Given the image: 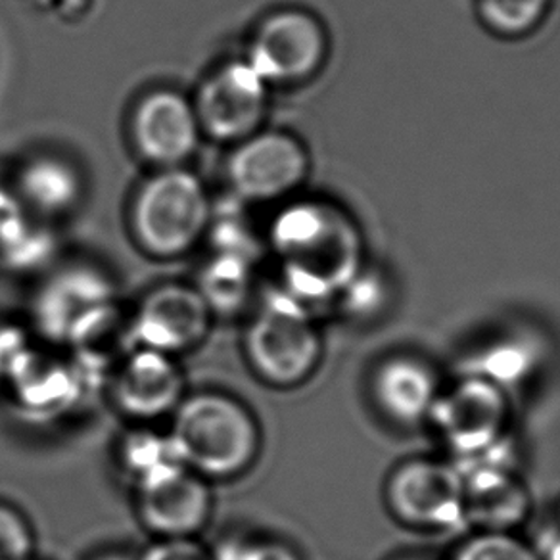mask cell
Instances as JSON below:
<instances>
[{"label": "cell", "mask_w": 560, "mask_h": 560, "mask_svg": "<svg viewBox=\"0 0 560 560\" xmlns=\"http://www.w3.org/2000/svg\"><path fill=\"white\" fill-rule=\"evenodd\" d=\"M389 514L409 528L450 532L465 524V475L455 460H405L384 486Z\"/></svg>", "instance_id": "cell-6"}, {"label": "cell", "mask_w": 560, "mask_h": 560, "mask_svg": "<svg viewBox=\"0 0 560 560\" xmlns=\"http://www.w3.org/2000/svg\"><path fill=\"white\" fill-rule=\"evenodd\" d=\"M116 287L106 272L93 265H68L52 272L35 292L33 335L55 348H62L71 328L98 305L116 300Z\"/></svg>", "instance_id": "cell-14"}, {"label": "cell", "mask_w": 560, "mask_h": 560, "mask_svg": "<svg viewBox=\"0 0 560 560\" xmlns=\"http://www.w3.org/2000/svg\"><path fill=\"white\" fill-rule=\"evenodd\" d=\"M137 560H215V552L198 537L154 539Z\"/></svg>", "instance_id": "cell-26"}, {"label": "cell", "mask_w": 560, "mask_h": 560, "mask_svg": "<svg viewBox=\"0 0 560 560\" xmlns=\"http://www.w3.org/2000/svg\"><path fill=\"white\" fill-rule=\"evenodd\" d=\"M539 555H541V560H560V532L552 537L545 549L539 551Z\"/></svg>", "instance_id": "cell-29"}, {"label": "cell", "mask_w": 560, "mask_h": 560, "mask_svg": "<svg viewBox=\"0 0 560 560\" xmlns=\"http://www.w3.org/2000/svg\"><path fill=\"white\" fill-rule=\"evenodd\" d=\"M452 560H541V555L516 534L476 532L455 549Z\"/></svg>", "instance_id": "cell-22"}, {"label": "cell", "mask_w": 560, "mask_h": 560, "mask_svg": "<svg viewBox=\"0 0 560 560\" xmlns=\"http://www.w3.org/2000/svg\"><path fill=\"white\" fill-rule=\"evenodd\" d=\"M137 348L131 310L119 304L117 298L79 320L62 346L86 382H108Z\"/></svg>", "instance_id": "cell-17"}, {"label": "cell", "mask_w": 560, "mask_h": 560, "mask_svg": "<svg viewBox=\"0 0 560 560\" xmlns=\"http://www.w3.org/2000/svg\"><path fill=\"white\" fill-rule=\"evenodd\" d=\"M140 348L173 358L196 350L210 336L213 313L195 284L165 282L149 290L131 310Z\"/></svg>", "instance_id": "cell-10"}, {"label": "cell", "mask_w": 560, "mask_h": 560, "mask_svg": "<svg viewBox=\"0 0 560 560\" xmlns=\"http://www.w3.org/2000/svg\"><path fill=\"white\" fill-rule=\"evenodd\" d=\"M430 427L459 467L501 459L513 424L505 386L483 374H467L442 388L430 411Z\"/></svg>", "instance_id": "cell-5"}, {"label": "cell", "mask_w": 560, "mask_h": 560, "mask_svg": "<svg viewBox=\"0 0 560 560\" xmlns=\"http://www.w3.org/2000/svg\"><path fill=\"white\" fill-rule=\"evenodd\" d=\"M135 513L154 539L198 537L213 513L211 482L185 465L132 488Z\"/></svg>", "instance_id": "cell-12"}, {"label": "cell", "mask_w": 560, "mask_h": 560, "mask_svg": "<svg viewBox=\"0 0 560 560\" xmlns=\"http://www.w3.org/2000/svg\"><path fill=\"white\" fill-rule=\"evenodd\" d=\"M405 560H424V559H405Z\"/></svg>", "instance_id": "cell-32"}, {"label": "cell", "mask_w": 560, "mask_h": 560, "mask_svg": "<svg viewBox=\"0 0 560 560\" xmlns=\"http://www.w3.org/2000/svg\"><path fill=\"white\" fill-rule=\"evenodd\" d=\"M211 213L210 192L200 177L183 167L160 170L135 195L132 236L147 256L177 259L203 241Z\"/></svg>", "instance_id": "cell-4"}, {"label": "cell", "mask_w": 560, "mask_h": 560, "mask_svg": "<svg viewBox=\"0 0 560 560\" xmlns=\"http://www.w3.org/2000/svg\"><path fill=\"white\" fill-rule=\"evenodd\" d=\"M93 560H137L129 557V555H125V552H104L101 557H96Z\"/></svg>", "instance_id": "cell-30"}, {"label": "cell", "mask_w": 560, "mask_h": 560, "mask_svg": "<svg viewBox=\"0 0 560 560\" xmlns=\"http://www.w3.org/2000/svg\"><path fill=\"white\" fill-rule=\"evenodd\" d=\"M327 52L319 22L304 10L287 9L265 18L249 43L246 62L267 85L296 83L317 71Z\"/></svg>", "instance_id": "cell-11"}, {"label": "cell", "mask_w": 560, "mask_h": 560, "mask_svg": "<svg viewBox=\"0 0 560 560\" xmlns=\"http://www.w3.org/2000/svg\"><path fill=\"white\" fill-rule=\"evenodd\" d=\"M557 522H559V532H560V499H559V505H557Z\"/></svg>", "instance_id": "cell-31"}, {"label": "cell", "mask_w": 560, "mask_h": 560, "mask_svg": "<svg viewBox=\"0 0 560 560\" xmlns=\"http://www.w3.org/2000/svg\"><path fill=\"white\" fill-rule=\"evenodd\" d=\"M307 170L304 147L292 135L257 131L234 144L226 160V180L244 202H275L294 192Z\"/></svg>", "instance_id": "cell-7"}, {"label": "cell", "mask_w": 560, "mask_h": 560, "mask_svg": "<svg viewBox=\"0 0 560 560\" xmlns=\"http://www.w3.org/2000/svg\"><path fill=\"white\" fill-rule=\"evenodd\" d=\"M325 343L312 307L280 289L259 302L242 336V353L257 381L294 389L317 373Z\"/></svg>", "instance_id": "cell-3"}, {"label": "cell", "mask_w": 560, "mask_h": 560, "mask_svg": "<svg viewBox=\"0 0 560 560\" xmlns=\"http://www.w3.org/2000/svg\"><path fill=\"white\" fill-rule=\"evenodd\" d=\"M35 532L20 509L0 501V560H33Z\"/></svg>", "instance_id": "cell-23"}, {"label": "cell", "mask_w": 560, "mask_h": 560, "mask_svg": "<svg viewBox=\"0 0 560 560\" xmlns=\"http://www.w3.org/2000/svg\"><path fill=\"white\" fill-rule=\"evenodd\" d=\"M382 284L373 277H363L359 272L355 279L351 280L350 287L340 294V302L351 317H369L376 310L382 307Z\"/></svg>", "instance_id": "cell-27"}, {"label": "cell", "mask_w": 560, "mask_h": 560, "mask_svg": "<svg viewBox=\"0 0 560 560\" xmlns=\"http://www.w3.org/2000/svg\"><path fill=\"white\" fill-rule=\"evenodd\" d=\"M85 376L62 348L30 346L2 384L10 407L33 422H48L78 407L85 394Z\"/></svg>", "instance_id": "cell-9"}, {"label": "cell", "mask_w": 560, "mask_h": 560, "mask_svg": "<svg viewBox=\"0 0 560 560\" xmlns=\"http://www.w3.org/2000/svg\"><path fill=\"white\" fill-rule=\"evenodd\" d=\"M547 0H482L483 16L495 30L516 33L541 18Z\"/></svg>", "instance_id": "cell-24"}, {"label": "cell", "mask_w": 560, "mask_h": 560, "mask_svg": "<svg viewBox=\"0 0 560 560\" xmlns=\"http://www.w3.org/2000/svg\"><path fill=\"white\" fill-rule=\"evenodd\" d=\"M215 315L242 312L254 298V269L246 254L226 249L203 267L195 284Z\"/></svg>", "instance_id": "cell-20"}, {"label": "cell", "mask_w": 560, "mask_h": 560, "mask_svg": "<svg viewBox=\"0 0 560 560\" xmlns=\"http://www.w3.org/2000/svg\"><path fill=\"white\" fill-rule=\"evenodd\" d=\"M109 401L131 424L170 419L187 396V378L179 358L137 348L109 376Z\"/></svg>", "instance_id": "cell-13"}, {"label": "cell", "mask_w": 560, "mask_h": 560, "mask_svg": "<svg viewBox=\"0 0 560 560\" xmlns=\"http://www.w3.org/2000/svg\"><path fill=\"white\" fill-rule=\"evenodd\" d=\"M192 104L202 135L238 144L261 131L269 85L246 60H234L203 81Z\"/></svg>", "instance_id": "cell-8"}, {"label": "cell", "mask_w": 560, "mask_h": 560, "mask_svg": "<svg viewBox=\"0 0 560 560\" xmlns=\"http://www.w3.org/2000/svg\"><path fill=\"white\" fill-rule=\"evenodd\" d=\"M442 392L436 371L419 358L394 355L374 369L371 394L378 411L397 427H419Z\"/></svg>", "instance_id": "cell-18"}, {"label": "cell", "mask_w": 560, "mask_h": 560, "mask_svg": "<svg viewBox=\"0 0 560 560\" xmlns=\"http://www.w3.org/2000/svg\"><path fill=\"white\" fill-rule=\"evenodd\" d=\"M215 560H302L290 545L271 537H244L213 549Z\"/></svg>", "instance_id": "cell-25"}, {"label": "cell", "mask_w": 560, "mask_h": 560, "mask_svg": "<svg viewBox=\"0 0 560 560\" xmlns=\"http://www.w3.org/2000/svg\"><path fill=\"white\" fill-rule=\"evenodd\" d=\"M20 195L33 211L62 215L81 198V177L60 158L40 156L25 165L18 179Z\"/></svg>", "instance_id": "cell-19"}, {"label": "cell", "mask_w": 560, "mask_h": 560, "mask_svg": "<svg viewBox=\"0 0 560 560\" xmlns=\"http://www.w3.org/2000/svg\"><path fill=\"white\" fill-rule=\"evenodd\" d=\"M173 447L180 463L208 482L246 475L261 455V427L238 397L203 389L183 397L170 417Z\"/></svg>", "instance_id": "cell-2"}, {"label": "cell", "mask_w": 560, "mask_h": 560, "mask_svg": "<svg viewBox=\"0 0 560 560\" xmlns=\"http://www.w3.org/2000/svg\"><path fill=\"white\" fill-rule=\"evenodd\" d=\"M463 468L465 524L476 532L516 534L529 521L534 498L511 463L486 460Z\"/></svg>", "instance_id": "cell-16"}, {"label": "cell", "mask_w": 560, "mask_h": 560, "mask_svg": "<svg viewBox=\"0 0 560 560\" xmlns=\"http://www.w3.org/2000/svg\"><path fill=\"white\" fill-rule=\"evenodd\" d=\"M119 472L132 488L147 482L165 470L183 465L173 447L172 438L152 429V424H131L116 445Z\"/></svg>", "instance_id": "cell-21"}, {"label": "cell", "mask_w": 560, "mask_h": 560, "mask_svg": "<svg viewBox=\"0 0 560 560\" xmlns=\"http://www.w3.org/2000/svg\"><path fill=\"white\" fill-rule=\"evenodd\" d=\"M131 137L140 156L160 170L183 167L202 137L195 104L172 89L140 98L131 117Z\"/></svg>", "instance_id": "cell-15"}, {"label": "cell", "mask_w": 560, "mask_h": 560, "mask_svg": "<svg viewBox=\"0 0 560 560\" xmlns=\"http://www.w3.org/2000/svg\"><path fill=\"white\" fill-rule=\"evenodd\" d=\"M282 290L313 307L338 300L361 272L353 229L319 203H294L271 226Z\"/></svg>", "instance_id": "cell-1"}, {"label": "cell", "mask_w": 560, "mask_h": 560, "mask_svg": "<svg viewBox=\"0 0 560 560\" xmlns=\"http://www.w3.org/2000/svg\"><path fill=\"white\" fill-rule=\"evenodd\" d=\"M32 346L30 330L14 323H0V388L20 355Z\"/></svg>", "instance_id": "cell-28"}]
</instances>
